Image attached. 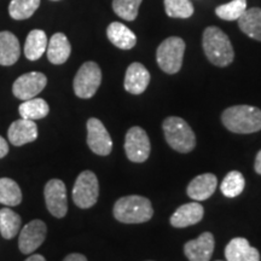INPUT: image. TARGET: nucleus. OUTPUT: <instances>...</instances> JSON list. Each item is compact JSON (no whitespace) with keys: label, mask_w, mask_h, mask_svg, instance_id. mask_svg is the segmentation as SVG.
Segmentation results:
<instances>
[{"label":"nucleus","mask_w":261,"mask_h":261,"mask_svg":"<svg viewBox=\"0 0 261 261\" xmlns=\"http://www.w3.org/2000/svg\"><path fill=\"white\" fill-rule=\"evenodd\" d=\"M44 196L47 210L54 217L61 219L67 215V189L63 181L60 179H51L50 181H47V184L45 185Z\"/></svg>","instance_id":"nucleus-11"},{"label":"nucleus","mask_w":261,"mask_h":261,"mask_svg":"<svg viewBox=\"0 0 261 261\" xmlns=\"http://www.w3.org/2000/svg\"><path fill=\"white\" fill-rule=\"evenodd\" d=\"M185 54V42L179 37L165 39L156 51L159 67L167 74H175L181 69Z\"/></svg>","instance_id":"nucleus-5"},{"label":"nucleus","mask_w":261,"mask_h":261,"mask_svg":"<svg viewBox=\"0 0 261 261\" xmlns=\"http://www.w3.org/2000/svg\"><path fill=\"white\" fill-rule=\"evenodd\" d=\"M46 33L41 29H33L27 35L24 44V55L29 61H38L47 48Z\"/></svg>","instance_id":"nucleus-23"},{"label":"nucleus","mask_w":261,"mask_h":261,"mask_svg":"<svg viewBox=\"0 0 261 261\" xmlns=\"http://www.w3.org/2000/svg\"><path fill=\"white\" fill-rule=\"evenodd\" d=\"M9 152V144L8 142L3 138L2 136H0V159L5 158L6 155H8Z\"/></svg>","instance_id":"nucleus-32"},{"label":"nucleus","mask_w":261,"mask_h":261,"mask_svg":"<svg viewBox=\"0 0 261 261\" xmlns=\"http://www.w3.org/2000/svg\"><path fill=\"white\" fill-rule=\"evenodd\" d=\"M8 137L15 146H22L34 142L38 138V126L33 120L19 119L9 127Z\"/></svg>","instance_id":"nucleus-15"},{"label":"nucleus","mask_w":261,"mask_h":261,"mask_svg":"<svg viewBox=\"0 0 261 261\" xmlns=\"http://www.w3.org/2000/svg\"><path fill=\"white\" fill-rule=\"evenodd\" d=\"M87 145L96 155L108 156L113 150V140L100 120L91 117L87 121Z\"/></svg>","instance_id":"nucleus-9"},{"label":"nucleus","mask_w":261,"mask_h":261,"mask_svg":"<svg viewBox=\"0 0 261 261\" xmlns=\"http://www.w3.org/2000/svg\"><path fill=\"white\" fill-rule=\"evenodd\" d=\"M107 37L113 45L121 48V50H130L137 44V37L135 33L120 22H113L108 25Z\"/></svg>","instance_id":"nucleus-20"},{"label":"nucleus","mask_w":261,"mask_h":261,"mask_svg":"<svg viewBox=\"0 0 261 261\" xmlns=\"http://www.w3.org/2000/svg\"><path fill=\"white\" fill-rule=\"evenodd\" d=\"M247 10V0H231L215 8V15L224 21H237Z\"/></svg>","instance_id":"nucleus-29"},{"label":"nucleus","mask_w":261,"mask_h":261,"mask_svg":"<svg viewBox=\"0 0 261 261\" xmlns=\"http://www.w3.org/2000/svg\"><path fill=\"white\" fill-rule=\"evenodd\" d=\"M24 261H46V259L42 255H40V254H34V255H31Z\"/></svg>","instance_id":"nucleus-35"},{"label":"nucleus","mask_w":261,"mask_h":261,"mask_svg":"<svg viewBox=\"0 0 261 261\" xmlns=\"http://www.w3.org/2000/svg\"><path fill=\"white\" fill-rule=\"evenodd\" d=\"M218 261H220V260H218Z\"/></svg>","instance_id":"nucleus-37"},{"label":"nucleus","mask_w":261,"mask_h":261,"mask_svg":"<svg viewBox=\"0 0 261 261\" xmlns=\"http://www.w3.org/2000/svg\"><path fill=\"white\" fill-rule=\"evenodd\" d=\"M202 47L205 57L217 67H227L232 63L234 51L230 39L218 27H207L202 35Z\"/></svg>","instance_id":"nucleus-1"},{"label":"nucleus","mask_w":261,"mask_h":261,"mask_svg":"<svg viewBox=\"0 0 261 261\" xmlns=\"http://www.w3.org/2000/svg\"><path fill=\"white\" fill-rule=\"evenodd\" d=\"M203 205L198 203L197 201L190 202V203H185L180 205V207L173 213L171 219H169V223H171L173 227H188L191 226V225L200 223V221L203 219Z\"/></svg>","instance_id":"nucleus-14"},{"label":"nucleus","mask_w":261,"mask_h":261,"mask_svg":"<svg viewBox=\"0 0 261 261\" xmlns=\"http://www.w3.org/2000/svg\"><path fill=\"white\" fill-rule=\"evenodd\" d=\"M102 83V70L94 62H86L74 77V92L79 98L89 99L96 94Z\"/></svg>","instance_id":"nucleus-6"},{"label":"nucleus","mask_w":261,"mask_h":261,"mask_svg":"<svg viewBox=\"0 0 261 261\" xmlns=\"http://www.w3.org/2000/svg\"><path fill=\"white\" fill-rule=\"evenodd\" d=\"M51 2H58V0H51Z\"/></svg>","instance_id":"nucleus-36"},{"label":"nucleus","mask_w":261,"mask_h":261,"mask_svg":"<svg viewBox=\"0 0 261 261\" xmlns=\"http://www.w3.org/2000/svg\"><path fill=\"white\" fill-rule=\"evenodd\" d=\"M46 75L39 71H32L16 79L12 85V93L18 99L28 100L37 97L46 87Z\"/></svg>","instance_id":"nucleus-10"},{"label":"nucleus","mask_w":261,"mask_h":261,"mask_svg":"<svg viewBox=\"0 0 261 261\" xmlns=\"http://www.w3.org/2000/svg\"><path fill=\"white\" fill-rule=\"evenodd\" d=\"M214 236L211 232H203L196 240L185 243L184 253L189 261H210L214 252Z\"/></svg>","instance_id":"nucleus-13"},{"label":"nucleus","mask_w":261,"mask_h":261,"mask_svg":"<svg viewBox=\"0 0 261 261\" xmlns=\"http://www.w3.org/2000/svg\"><path fill=\"white\" fill-rule=\"evenodd\" d=\"M21 227V217L10 208L0 210V233L5 240H12Z\"/></svg>","instance_id":"nucleus-25"},{"label":"nucleus","mask_w":261,"mask_h":261,"mask_svg":"<svg viewBox=\"0 0 261 261\" xmlns=\"http://www.w3.org/2000/svg\"><path fill=\"white\" fill-rule=\"evenodd\" d=\"M223 125L237 135H250L261 129V110L252 106H233L221 114Z\"/></svg>","instance_id":"nucleus-2"},{"label":"nucleus","mask_w":261,"mask_h":261,"mask_svg":"<svg viewBox=\"0 0 261 261\" xmlns=\"http://www.w3.org/2000/svg\"><path fill=\"white\" fill-rule=\"evenodd\" d=\"M114 217L123 224L146 223L154 215L151 202L139 195L123 196L114 204Z\"/></svg>","instance_id":"nucleus-3"},{"label":"nucleus","mask_w":261,"mask_h":261,"mask_svg":"<svg viewBox=\"0 0 261 261\" xmlns=\"http://www.w3.org/2000/svg\"><path fill=\"white\" fill-rule=\"evenodd\" d=\"M71 46L68 38L63 33H56L47 42V60L52 64H63L70 57Z\"/></svg>","instance_id":"nucleus-19"},{"label":"nucleus","mask_w":261,"mask_h":261,"mask_svg":"<svg viewBox=\"0 0 261 261\" xmlns=\"http://www.w3.org/2000/svg\"><path fill=\"white\" fill-rule=\"evenodd\" d=\"M150 73L142 63L135 62L127 68L125 75V90L130 94H140L148 89Z\"/></svg>","instance_id":"nucleus-16"},{"label":"nucleus","mask_w":261,"mask_h":261,"mask_svg":"<svg viewBox=\"0 0 261 261\" xmlns=\"http://www.w3.org/2000/svg\"><path fill=\"white\" fill-rule=\"evenodd\" d=\"M143 0H113L114 12L126 21H135Z\"/></svg>","instance_id":"nucleus-31"},{"label":"nucleus","mask_w":261,"mask_h":261,"mask_svg":"<svg viewBox=\"0 0 261 261\" xmlns=\"http://www.w3.org/2000/svg\"><path fill=\"white\" fill-rule=\"evenodd\" d=\"M254 169H255V172L257 173V174L261 175V150L256 154L255 163H254Z\"/></svg>","instance_id":"nucleus-34"},{"label":"nucleus","mask_w":261,"mask_h":261,"mask_svg":"<svg viewBox=\"0 0 261 261\" xmlns=\"http://www.w3.org/2000/svg\"><path fill=\"white\" fill-rule=\"evenodd\" d=\"M166 142L172 149L188 154L196 146V136L189 123L178 116H169L162 123Z\"/></svg>","instance_id":"nucleus-4"},{"label":"nucleus","mask_w":261,"mask_h":261,"mask_svg":"<svg viewBox=\"0 0 261 261\" xmlns=\"http://www.w3.org/2000/svg\"><path fill=\"white\" fill-rule=\"evenodd\" d=\"M47 227L44 221L33 220L19 232L18 248L23 254H32L44 243L46 238Z\"/></svg>","instance_id":"nucleus-12"},{"label":"nucleus","mask_w":261,"mask_h":261,"mask_svg":"<svg viewBox=\"0 0 261 261\" xmlns=\"http://www.w3.org/2000/svg\"><path fill=\"white\" fill-rule=\"evenodd\" d=\"M22 202V191L18 184L10 178H0V203L18 205Z\"/></svg>","instance_id":"nucleus-26"},{"label":"nucleus","mask_w":261,"mask_h":261,"mask_svg":"<svg viewBox=\"0 0 261 261\" xmlns=\"http://www.w3.org/2000/svg\"><path fill=\"white\" fill-rule=\"evenodd\" d=\"M99 196V184L93 172L84 171L75 180L73 201L79 208L87 210L97 203Z\"/></svg>","instance_id":"nucleus-7"},{"label":"nucleus","mask_w":261,"mask_h":261,"mask_svg":"<svg viewBox=\"0 0 261 261\" xmlns=\"http://www.w3.org/2000/svg\"><path fill=\"white\" fill-rule=\"evenodd\" d=\"M18 113L22 119L28 120H41L46 117L50 113V107L46 100L42 98H32V99L24 100L21 106L18 107Z\"/></svg>","instance_id":"nucleus-24"},{"label":"nucleus","mask_w":261,"mask_h":261,"mask_svg":"<svg viewBox=\"0 0 261 261\" xmlns=\"http://www.w3.org/2000/svg\"><path fill=\"white\" fill-rule=\"evenodd\" d=\"M238 27L244 34L254 40L261 41V9H247L244 14L237 19Z\"/></svg>","instance_id":"nucleus-22"},{"label":"nucleus","mask_w":261,"mask_h":261,"mask_svg":"<svg viewBox=\"0 0 261 261\" xmlns=\"http://www.w3.org/2000/svg\"><path fill=\"white\" fill-rule=\"evenodd\" d=\"M244 187H246V179H244L242 173L238 171H231L225 175L220 185V190L226 197L233 198L242 194Z\"/></svg>","instance_id":"nucleus-27"},{"label":"nucleus","mask_w":261,"mask_h":261,"mask_svg":"<svg viewBox=\"0 0 261 261\" xmlns=\"http://www.w3.org/2000/svg\"><path fill=\"white\" fill-rule=\"evenodd\" d=\"M63 261H87V257L83 255V254L73 253V254H69L68 256H65Z\"/></svg>","instance_id":"nucleus-33"},{"label":"nucleus","mask_w":261,"mask_h":261,"mask_svg":"<svg viewBox=\"0 0 261 261\" xmlns=\"http://www.w3.org/2000/svg\"><path fill=\"white\" fill-rule=\"evenodd\" d=\"M218 187L217 177L212 173L197 175L188 185V196L194 201H205L215 192Z\"/></svg>","instance_id":"nucleus-18"},{"label":"nucleus","mask_w":261,"mask_h":261,"mask_svg":"<svg viewBox=\"0 0 261 261\" xmlns=\"http://www.w3.org/2000/svg\"><path fill=\"white\" fill-rule=\"evenodd\" d=\"M165 11L172 18H189L194 15L190 0H165Z\"/></svg>","instance_id":"nucleus-30"},{"label":"nucleus","mask_w":261,"mask_h":261,"mask_svg":"<svg viewBox=\"0 0 261 261\" xmlns=\"http://www.w3.org/2000/svg\"><path fill=\"white\" fill-rule=\"evenodd\" d=\"M40 6V0H12L9 5V15L16 21L32 17Z\"/></svg>","instance_id":"nucleus-28"},{"label":"nucleus","mask_w":261,"mask_h":261,"mask_svg":"<svg viewBox=\"0 0 261 261\" xmlns=\"http://www.w3.org/2000/svg\"><path fill=\"white\" fill-rule=\"evenodd\" d=\"M225 257L226 261H260V253L246 238L236 237L225 248Z\"/></svg>","instance_id":"nucleus-17"},{"label":"nucleus","mask_w":261,"mask_h":261,"mask_svg":"<svg viewBox=\"0 0 261 261\" xmlns=\"http://www.w3.org/2000/svg\"><path fill=\"white\" fill-rule=\"evenodd\" d=\"M150 140L142 127L135 126L128 129L125 138V152L129 161L142 163L150 156Z\"/></svg>","instance_id":"nucleus-8"},{"label":"nucleus","mask_w":261,"mask_h":261,"mask_svg":"<svg viewBox=\"0 0 261 261\" xmlns=\"http://www.w3.org/2000/svg\"><path fill=\"white\" fill-rule=\"evenodd\" d=\"M21 55L19 41L11 32H0V65L15 64Z\"/></svg>","instance_id":"nucleus-21"}]
</instances>
